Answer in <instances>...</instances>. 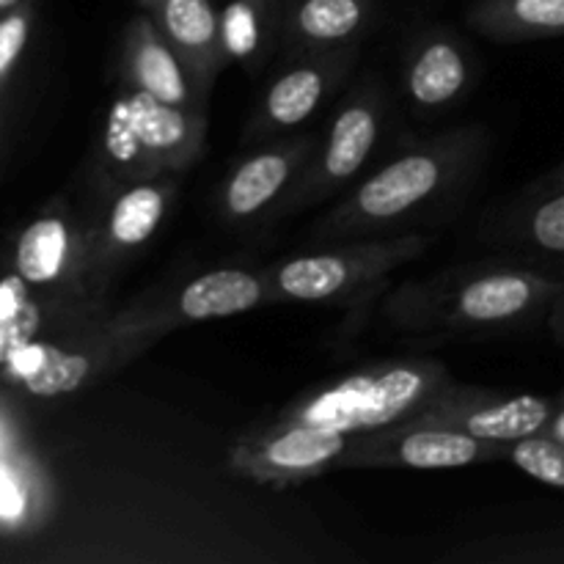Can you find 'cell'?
I'll use <instances>...</instances> for the list:
<instances>
[{"instance_id":"6da1fadb","label":"cell","mask_w":564,"mask_h":564,"mask_svg":"<svg viewBox=\"0 0 564 564\" xmlns=\"http://www.w3.org/2000/svg\"><path fill=\"white\" fill-rule=\"evenodd\" d=\"M564 292V275L534 270H479L457 281L411 286L391 303V317L408 328L479 330L516 325L549 312Z\"/></svg>"},{"instance_id":"7a4b0ae2","label":"cell","mask_w":564,"mask_h":564,"mask_svg":"<svg viewBox=\"0 0 564 564\" xmlns=\"http://www.w3.org/2000/svg\"><path fill=\"white\" fill-rule=\"evenodd\" d=\"M449 383V372L438 361L380 364L297 397L275 422L308 424L347 435L369 433L413 419Z\"/></svg>"},{"instance_id":"3957f363","label":"cell","mask_w":564,"mask_h":564,"mask_svg":"<svg viewBox=\"0 0 564 564\" xmlns=\"http://www.w3.org/2000/svg\"><path fill=\"white\" fill-rule=\"evenodd\" d=\"M471 149V138L466 132H455L400 154L358 185L339 207L330 209L328 218L314 226V240L334 242L386 231L394 220L438 196L460 174Z\"/></svg>"},{"instance_id":"277c9868","label":"cell","mask_w":564,"mask_h":564,"mask_svg":"<svg viewBox=\"0 0 564 564\" xmlns=\"http://www.w3.org/2000/svg\"><path fill=\"white\" fill-rule=\"evenodd\" d=\"M427 246L430 237L402 235L301 253L281 262L268 275L270 297L292 303L347 301L356 292L372 290V284L383 281L402 264L422 257Z\"/></svg>"},{"instance_id":"5b68a950","label":"cell","mask_w":564,"mask_h":564,"mask_svg":"<svg viewBox=\"0 0 564 564\" xmlns=\"http://www.w3.org/2000/svg\"><path fill=\"white\" fill-rule=\"evenodd\" d=\"M350 441L352 435L336 430L273 422L262 433L237 441L229 452V463L240 477L253 482L292 488L334 471Z\"/></svg>"},{"instance_id":"8992f818","label":"cell","mask_w":564,"mask_h":564,"mask_svg":"<svg viewBox=\"0 0 564 564\" xmlns=\"http://www.w3.org/2000/svg\"><path fill=\"white\" fill-rule=\"evenodd\" d=\"M383 105V94L372 83L358 88L341 105L334 124H330L328 138H325V147L319 149L317 160H308L301 176L292 182V193L281 204V213H295V209L308 207V204L323 202L364 169L375 143H378Z\"/></svg>"},{"instance_id":"52a82bcc","label":"cell","mask_w":564,"mask_h":564,"mask_svg":"<svg viewBox=\"0 0 564 564\" xmlns=\"http://www.w3.org/2000/svg\"><path fill=\"white\" fill-rule=\"evenodd\" d=\"M505 457V446L435 424L400 422L352 435L334 468H463Z\"/></svg>"},{"instance_id":"ba28073f","label":"cell","mask_w":564,"mask_h":564,"mask_svg":"<svg viewBox=\"0 0 564 564\" xmlns=\"http://www.w3.org/2000/svg\"><path fill=\"white\" fill-rule=\"evenodd\" d=\"M11 270L33 290L102 297L91 273L88 229L83 231L64 209H50L20 231Z\"/></svg>"},{"instance_id":"9c48e42d","label":"cell","mask_w":564,"mask_h":564,"mask_svg":"<svg viewBox=\"0 0 564 564\" xmlns=\"http://www.w3.org/2000/svg\"><path fill=\"white\" fill-rule=\"evenodd\" d=\"M554 413V400L538 394L499 397L471 386H444L422 413L408 422L452 427L490 444H512L545 433Z\"/></svg>"},{"instance_id":"30bf717a","label":"cell","mask_w":564,"mask_h":564,"mask_svg":"<svg viewBox=\"0 0 564 564\" xmlns=\"http://www.w3.org/2000/svg\"><path fill=\"white\" fill-rule=\"evenodd\" d=\"M171 193H174L171 182L160 180V176L147 182H130L110 202L102 220L88 229V240H91V273L94 281L102 290L105 281H108L110 264L124 257V253L141 248L147 240H152L160 220L165 218Z\"/></svg>"},{"instance_id":"8fae6325","label":"cell","mask_w":564,"mask_h":564,"mask_svg":"<svg viewBox=\"0 0 564 564\" xmlns=\"http://www.w3.org/2000/svg\"><path fill=\"white\" fill-rule=\"evenodd\" d=\"M124 72L127 86L141 88L163 102L204 113V88L193 80L185 61L176 55L149 11H141L127 28Z\"/></svg>"},{"instance_id":"7c38bea8","label":"cell","mask_w":564,"mask_h":564,"mask_svg":"<svg viewBox=\"0 0 564 564\" xmlns=\"http://www.w3.org/2000/svg\"><path fill=\"white\" fill-rule=\"evenodd\" d=\"M314 154V141H292L284 147L264 149L242 160L226 180L220 204L229 218H253L268 209L284 191H290L295 176L306 169Z\"/></svg>"},{"instance_id":"4fadbf2b","label":"cell","mask_w":564,"mask_h":564,"mask_svg":"<svg viewBox=\"0 0 564 564\" xmlns=\"http://www.w3.org/2000/svg\"><path fill=\"white\" fill-rule=\"evenodd\" d=\"M143 11L152 14L171 47L185 61L193 80L207 91L224 69L226 50L220 42V14L213 0H158Z\"/></svg>"},{"instance_id":"5bb4252c","label":"cell","mask_w":564,"mask_h":564,"mask_svg":"<svg viewBox=\"0 0 564 564\" xmlns=\"http://www.w3.org/2000/svg\"><path fill=\"white\" fill-rule=\"evenodd\" d=\"M130 110L143 147L158 160L160 171H185L204 147V113L163 102L141 88L127 86Z\"/></svg>"},{"instance_id":"9a60e30c","label":"cell","mask_w":564,"mask_h":564,"mask_svg":"<svg viewBox=\"0 0 564 564\" xmlns=\"http://www.w3.org/2000/svg\"><path fill=\"white\" fill-rule=\"evenodd\" d=\"M270 297L268 279L248 270L224 268L204 273L185 284L171 303V317L185 323H204V319L235 317V314L251 312L262 306Z\"/></svg>"},{"instance_id":"2e32d148","label":"cell","mask_w":564,"mask_h":564,"mask_svg":"<svg viewBox=\"0 0 564 564\" xmlns=\"http://www.w3.org/2000/svg\"><path fill=\"white\" fill-rule=\"evenodd\" d=\"M336 75H339V69H334V61L330 58L303 61V64H295L286 72H281L270 83L268 94L262 99V108H259V119L253 121L248 135L290 130V127L303 124L319 108Z\"/></svg>"},{"instance_id":"e0dca14e","label":"cell","mask_w":564,"mask_h":564,"mask_svg":"<svg viewBox=\"0 0 564 564\" xmlns=\"http://www.w3.org/2000/svg\"><path fill=\"white\" fill-rule=\"evenodd\" d=\"M468 83V61L449 36H430L419 44L405 72L408 97L419 108H441L460 97Z\"/></svg>"},{"instance_id":"ac0fdd59","label":"cell","mask_w":564,"mask_h":564,"mask_svg":"<svg viewBox=\"0 0 564 564\" xmlns=\"http://www.w3.org/2000/svg\"><path fill=\"white\" fill-rule=\"evenodd\" d=\"M474 28L499 42L564 36V0H477Z\"/></svg>"},{"instance_id":"d6986e66","label":"cell","mask_w":564,"mask_h":564,"mask_svg":"<svg viewBox=\"0 0 564 564\" xmlns=\"http://www.w3.org/2000/svg\"><path fill=\"white\" fill-rule=\"evenodd\" d=\"M369 20V0H295L281 17L297 47H334L350 42Z\"/></svg>"},{"instance_id":"ffe728a7","label":"cell","mask_w":564,"mask_h":564,"mask_svg":"<svg viewBox=\"0 0 564 564\" xmlns=\"http://www.w3.org/2000/svg\"><path fill=\"white\" fill-rule=\"evenodd\" d=\"M281 0H231L220 11V42L226 58L253 64L262 61L281 25Z\"/></svg>"},{"instance_id":"44dd1931","label":"cell","mask_w":564,"mask_h":564,"mask_svg":"<svg viewBox=\"0 0 564 564\" xmlns=\"http://www.w3.org/2000/svg\"><path fill=\"white\" fill-rule=\"evenodd\" d=\"M102 154L105 165H108V174L113 176L116 182H124V185H130V182L158 180V176L163 174L158 160L149 154L141 135H138L127 88L110 102L108 116H105Z\"/></svg>"},{"instance_id":"7402d4cb","label":"cell","mask_w":564,"mask_h":564,"mask_svg":"<svg viewBox=\"0 0 564 564\" xmlns=\"http://www.w3.org/2000/svg\"><path fill=\"white\" fill-rule=\"evenodd\" d=\"M518 215V240L543 253H564V180Z\"/></svg>"},{"instance_id":"603a6c76","label":"cell","mask_w":564,"mask_h":564,"mask_svg":"<svg viewBox=\"0 0 564 564\" xmlns=\"http://www.w3.org/2000/svg\"><path fill=\"white\" fill-rule=\"evenodd\" d=\"M505 457L516 463L527 477L564 490V444L549 433L529 435L505 446Z\"/></svg>"},{"instance_id":"cb8c5ba5","label":"cell","mask_w":564,"mask_h":564,"mask_svg":"<svg viewBox=\"0 0 564 564\" xmlns=\"http://www.w3.org/2000/svg\"><path fill=\"white\" fill-rule=\"evenodd\" d=\"M33 28V3H22L20 9L0 14V88L9 83L11 72L20 64L28 47Z\"/></svg>"},{"instance_id":"d4e9b609","label":"cell","mask_w":564,"mask_h":564,"mask_svg":"<svg viewBox=\"0 0 564 564\" xmlns=\"http://www.w3.org/2000/svg\"><path fill=\"white\" fill-rule=\"evenodd\" d=\"M22 510V490L14 474L0 468V518H17Z\"/></svg>"},{"instance_id":"484cf974","label":"cell","mask_w":564,"mask_h":564,"mask_svg":"<svg viewBox=\"0 0 564 564\" xmlns=\"http://www.w3.org/2000/svg\"><path fill=\"white\" fill-rule=\"evenodd\" d=\"M549 328L554 334V339L564 345V292L554 301V306L549 308Z\"/></svg>"},{"instance_id":"4316f807","label":"cell","mask_w":564,"mask_h":564,"mask_svg":"<svg viewBox=\"0 0 564 564\" xmlns=\"http://www.w3.org/2000/svg\"><path fill=\"white\" fill-rule=\"evenodd\" d=\"M545 433L554 435L564 444V389L560 391V397H554V413H551V422L545 427Z\"/></svg>"},{"instance_id":"83f0119b","label":"cell","mask_w":564,"mask_h":564,"mask_svg":"<svg viewBox=\"0 0 564 564\" xmlns=\"http://www.w3.org/2000/svg\"><path fill=\"white\" fill-rule=\"evenodd\" d=\"M22 3H28V0H0V14H6V11L20 9Z\"/></svg>"},{"instance_id":"f1b7e54d","label":"cell","mask_w":564,"mask_h":564,"mask_svg":"<svg viewBox=\"0 0 564 564\" xmlns=\"http://www.w3.org/2000/svg\"><path fill=\"white\" fill-rule=\"evenodd\" d=\"M152 3H158V0H141V6H143V9H147V6H152Z\"/></svg>"},{"instance_id":"f546056e","label":"cell","mask_w":564,"mask_h":564,"mask_svg":"<svg viewBox=\"0 0 564 564\" xmlns=\"http://www.w3.org/2000/svg\"><path fill=\"white\" fill-rule=\"evenodd\" d=\"M556 180H564V169L560 171V174H556Z\"/></svg>"}]
</instances>
